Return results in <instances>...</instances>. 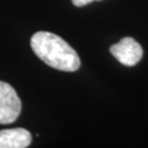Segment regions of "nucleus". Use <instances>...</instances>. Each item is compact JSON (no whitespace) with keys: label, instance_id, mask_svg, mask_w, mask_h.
I'll return each instance as SVG.
<instances>
[{"label":"nucleus","instance_id":"39448f33","mask_svg":"<svg viewBox=\"0 0 148 148\" xmlns=\"http://www.w3.org/2000/svg\"><path fill=\"white\" fill-rule=\"evenodd\" d=\"M71 1L76 7H82V5H88L92 1H101V0H71Z\"/></svg>","mask_w":148,"mask_h":148},{"label":"nucleus","instance_id":"20e7f679","mask_svg":"<svg viewBox=\"0 0 148 148\" xmlns=\"http://www.w3.org/2000/svg\"><path fill=\"white\" fill-rule=\"evenodd\" d=\"M32 142L31 133L16 127L0 131V148H25Z\"/></svg>","mask_w":148,"mask_h":148},{"label":"nucleus","instance_id":"f03ea898","mask_svg":"<svg viewBox=\"0 0 148 148\" xmlns=\"http://www.w3.org/2000/svg\"><path fill=\"white\" fill-rule=\"evenodd\" d=\"M21 100L11 85L0 81V124H11L21 113Z\"/></svg>","mask_w":148,"mask_h":148},{"label":"nucleus","instance_id":"7ed1b4c3","mask_svg":"<svg viewBox=\"0 0 148 148\" xmlns=\"http://www.w3.org/2000/svg\"><path fill=\"white\" fill-rule=\"evenodd\" d=\"M110 53L124 66H135L143 57V47L133 37H123L110 47Z\"/></svg>","mask_w":148,"mask_h":148},{"label":"nucleus","instance_id":"f257e3e1","mask_svg":"<svg viewBox=\"0 0 148 148\" xmlns=\"http://www.w3.org/2000/svg\"><path fill=\"white\" fill-rule=\"evenodd\" d=\"M31 47L42 62L57 70L73 73L80 67V58L77 52L54 33L36 32L31 37Z\"/></svg>","mask_w":148,"mask_h":148}]
</instances>
